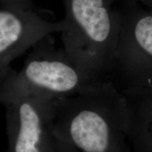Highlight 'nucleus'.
Segmentation results:
<instances>
[{
  "label": "nucleus",
  "instance_id": "10",
  "mask_svg": "<svg viewBox=\"0 0 152 152\" xmlns=\"http://www.w3.org/2000/svg\"><path fill=\"white\" fill-rule=\"evenodd\" d=\"M142 8L152 12V0H132Z\"/></svg>",
  "mask_w": 152,
  "mask_h": 152
},
{
  "label": "nucleus",
  "instance_id": "5",
  "mask_svg": "<svg viewBox=\"0 0 152 152\" xmlns=\"http://www.w3.org/2000/svg\"><path fill=\"white\" fill-rule=\"evenodd\" d=\"M53 99L49 95L23 93L4 102L7 152H52Z\"/></svg>",
  "mask_w": 152,
  "mask_h": 152
},
{
  "label": "nucleus",
  "instance_id": "7",
  "mask_svg": "<svg viewBox=\"0 0 152 152\" xmlns=\"http://www.w3.org/2000/svg\"><path fill=\"white\" fill-rule=\"evenodd\" d=\"M128 116V137L140 152H152V88L134 87L121 91Z\"/></svg>",
  "mask_w": 152,
  "mask_h": 152
},
{
  "label": "nucleus",
  "instance_id": "3",
  "mask_svg": "<svg viewBox=\"0 0 152 152\" xmlns=\"http://www.w3.org/2000/svg\"><path fill=\"white\" fill-rule=\"evenodd\" d=\"M54 45L52 35L30 49L20 71L8 73L0 84V104L16 95L35 93L56 98L84 92L96 84Z\"/></svg>",
  "mask_w": 152,
  "mask_h": 152
},
{
  "label": "nucleus",
  "instance_id": "2",
  "mask_svg": "<svg viewBox=\"0 0 152 152\" xmlns=\"http://www.w3.org/2000/svg\"><path fill=\"white\" fill-rule=\"evenodd\" d=\"M63 50L96 83L109 82L121 33L118 0H62Z\"/></svg>",
  "mask_w": 152,
  "mask_h": 152
},
{
  "label": "nucleus",
  "instance_id": "4",
  "mask_svg": "<svg viewBox=\"0 0 152 152\" xmlns=\"http://www.w3.org/2000/svg\"><path fill=\"white\" fill-rule=\"evenodd\" d=\"M121 27L109 82L119 91L152 88V12L132 0H118Z\"/></svg>",
  "mask_w": 152,
  "mask_h": 152
},
{
  "label": "nucleus",
  "instance_id": "6",
  "mask_svg": "<svg viewBox=\"0 0 152 152\" xmlns=\"http://www.w3.org/2000/svg\"><path fill=\"white\" fill-rule=\"evenodd\" d=\"M63 21H52L38 9H0V84L11 64L47 36L61 31Z\"/></svg>",
  "mask_w": 152,
  "mask_h": 152
},
{
  "label": "nucleus",
  "instance_id": "1",
  "mask_svg": "<svg viewBox=\"0 0 152 152\" xmlns=\"http://www.w3.org/2000/svg\"><path fill=\"white\" fill-rule=\"evenodd\" d=\"M52 133L81 152L125 150L128 116L124 96L110 82L53 99Z\"/></svg>",
  "mask_w": 152,
  "mask_h": 152
},
{
  "label": "nucleus",
  "instance_id": "8",
  "mask_svg": "<svg viewBox=\"0 0 152 152\" xmlns=\"http://www.w3.org/2000/svg\"><path fill=\"white\" fill-rule=\"evenodd\" d=\"M1 7L20 9V10H33L36 9L33 0H0Z\"/></svg>",
  "mask_w": 152,
  "mask_h": 152
},
{
  "label": "nucleus",
  "instance_id": "9",
  "mask_svg": "<svg viewBox=\"0 0 152 152\" xmlns=\"http://www.w3.org/2000/svg\"><path fill=\"white\" fill-rule=\"evenodd\" d=\"M52 152H81L55 137Z\"/></svg>",
  "mask_w": 152,
  "mask_h": 152
}]
</instances>
